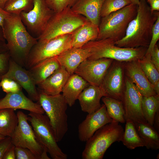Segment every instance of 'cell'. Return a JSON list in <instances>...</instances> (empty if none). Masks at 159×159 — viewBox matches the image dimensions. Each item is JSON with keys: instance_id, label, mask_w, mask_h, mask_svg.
I'll list each match as a JSON object with an SVG mask.
<instances>
[{"instance_id": "5b68a950", "label": "cell", "mask_w": 159, "mask_h": 159, "mask_svg": "<svg viewBox=\"0 0 159 159\" xmlns=\"http://www.w3.org/2000/svg\"><path fill=\"white\" fill-rule=\"evenodd\" d=\"M39 104L46 113L57 142L62 140L68 130L67 104L62 94L52 95L39 90Z\"/></svg>"}, {"instance_id": "4fadbf2b", "label": "cell", "mask_w": 159, "mask_h": 159, "mask_svg": "<svg viewBox=\"0 0 159 159\" xmlns=\"http://www.w3.org/2000/svg\"><path fill=\"white\" fill-rule=\"evenodd\" d=\"M110 59H87L77 68L74 73L80 76L90 85L100 86L105 74L113 61Z\"/></svg>"}, {"instance_id": "8fae6325", "label": "cell", "mask_w": 159, "mask_h": 159, "mask_svg": "<svg viewBox=\"0 0 159 159\" xmlns=\"http://www.w3.org/2000/svg\"><path fill=\"white\" fill-rule=\"evenodd\" d=\"M54 13L45 0H34L32 9L27 12H22L19 16L29 32L33 36H37V38L43 32Z\"/></svg>"}, {"instance_id": "44dd1931", "label": "cell", "mask_w": 159, "mask_h": 159, "mask_svg": "<svg viewBox=\"0 0 159 159\" xmlns=\"http://www.w3.org/2000/svg\"><path fill=\"white\" fill-rule=\"evenodd\" d=\"M105 0H79L71 8L75 13L82 15L99 26L100 11Z\"/></svg>"}, {"instance_id": "ee69618b", "label": "cell", "mask_w": 159, "mask_h": 159, "mask_svg": "<svg viewBox=\"0 0 159 159\" xmlns=\"http://www.w3.org/2000/svg\"><path fill=\"white\" fill-rule=\"evenodd\" d=\"M153 126L155 130L159 132V110L156 113L153 120Z\"/></svg>"}, {"instance_id": "8d00e7d4", "label": "cell", "mask_w": 159, "mask_h": 159, "mask_svg": "<svg viewBox=\"0 0 159 159\" xmlns=\"http://www.w3.org/2000/svg\"><path fill=\"white\" fill-rule=\"evenodd\" d=\"M15 151L16 159H39L38 156L26 148L15 146Z\"/></svg>"}, {"instance_id": "f6af8a7d", "label": "cell", "mask_w": 159, "mask_h": 159, "mask_svg": "<svg viewBox=\"0 0 159 159\" xmlns=\"http://www.w3.org/2000/svg\"><path fill=\"white\" fill-rule=\"evenodd\" d=\"M8 51L5 42L0 41V53Z\"/></svg>"}, {"instance_id": "c3c4849f", "label": "cell", "mask_w": 159, "mask_h": 159, "mask_svg": "<svg viewBox=\"0 0 159 159\" xmlns=\"http://www.w3.org/2000/svg\"><path fill=\"white\" fill-rule=\"evenodd\" d=\"M8 0H0V7L3 9L6 2Z\"/></svg>"}, {"instance_id": "603a6c76", "label": "cell", "mask_w": 159, "mask_h": 159, "mask_svg": "<svg viewBox=\"0 0 159 159\" xmlns=\"http://www.w3.org/2000/svg\"><path fill=\"white\" fill-rule=\"evenodd\" d=\"M90 85L78 75L74 73L70 75L62 90L63 96L67 105L72 106L83 90Z\"/></svg>"}, {"instance_id": "30bf717a", "label": "cell", "mask_w": 159, "mask_h": 159, "mask_svg": "<svg viewBox=\"0 0 159 159\" xmlns=\"http://www.w3.org/2000/svg\"><path fill=\"white\" fill-rule=\"evenodd\" d=\"M18 124L10 137L15 147L27 148L39 159H50L47 151L37 139L32 127L28 122V116L21 111L17 112Z\"/></svg>"}, {"instance_id": "277c9868", "label": "cell", "mask_w": 159, "mask_h": 159, "mask_svg": "<svg viewBox=\"0 0 159 159\" xmlns=\"http://www.w3.org/2000/svg\"><path fill=\"white\" fill-rule=\"evenodd\" d=\"M124 130L113 120L97 130L86 142L82 155L83 159H102L109 148L122 140Z\"/></svg>"}, {"instance_id": "b9f144b4", "label": "cell", "mask_w": 159, "mask_h": 159, "mask_svg": "<svg viewBox=\"0 0 159 159\" xmlns=\"http://www.w3.org/2000/svg\"><path fill=\"white\" fill-rule=\"evenodd\" d=\"M10 14L7 12L0 7V27L2 30L3 29L4 22L5 19Z\"/></svg>"}, {"instance_id": "2e32d148", "label": "cell", "mask_w": 159, "mask_h": 159, "mask_svg": "<svg viewBox=\"0 0 159 159\" xmlns=\"http://www.w3.org/2000/svg\"><path fill=\"white\" fill-rule=\"evenodd\" d=\"M11 79L17 82L24 89L31 99L38 101L39 94L36 88V85L28 70L18 64L11 58L9 61L8 70L1 78Z\"/></svg>"}, {"instance_id": "7402d4cb", "label": "cell", "mask_w": 159, "mask_h": 159, "mask_svg": "<svg viewBox=\"0 0 159 159\" xmlns=\"http://www.w3.org/2000/svg\"><path fill=\"white\" fill-rule=\"evenodd\" d=\"M70 75L62 66L38 85L39 90L48 95H54L61 94Z\"/></svg>"}, {"instance_id": "7a4b0ae2", "label": "cell", "mask_w": 159, "mask_h": 159, "mask_svg": "<svg viewBox=\"0 0 159 159\" xmlns=\"http://www.w3.org/2000/svg\"><path fill=\"white\" fill-rule=\"evenodd\" d=\"M159 16V11L152 12L146 0H140L136 15L129 23L125 36L115 44L125 48H148L153 26Z\"/></svg>"}, {"instance_id": "cb8c5ba5", "label": "cell", "mask_w": 159, "mask_h": 159, "mask_svg": "<svg viewBox=\"0 0 159 159\" xmlns=\"http://www.w3.org/2000/svg\"><path fill=\"white\" fill-rule=\"evenodd\" d=\"M99 32L98 26L88 21L71 33L72 47L81 48L89 42L97 40Z\"/></svg>"}, {"instance_id": "d4e9b609", "label": "cell", "mask_w": 159, "mask_h": 159, "mask_svg": "<svg viewBox=\"0 0 159 159\" xmlns=\"http://www.w3.org/2000/svg\"><path fill=\"white\" fill-rule=\"evenodd\" d=\"M56 57L43 60L28 70L36 85L41 83L61 67Z\"/></svg>"}, {"instance_id": "83f0119b", "label": "cell", "mask_w": 159, "mask_h": 159, "mask_svg": "<svg viewBox=\"0 0 159 159\" xmlns=\"http://www.w3.org/2000/svg\"><path fill=\"white\" fill-rule=\"evenodd\" d=\"M125 122V129L121 141L123 144L130 150L145 147V143L138 134L133 121L127 119Z\"/></svg>"}, {"instance_id": "681fc988", "label": "cell", "mask_w": 159, "mask_h": 159, "mask_svg": "<svg viewBox=\"0 0 159 159\" xmlns=\"http://www.w3.org/2000/svg\"><path fill=\"white\" fill-rule=\"evenodd\" d=\"M131 3L135 5H138L139 4L140 0H130Z\"/></svg>"}, {"instance_id": "60d3db41", "label": "cell", "mask_w": 159, "mask_h": 159, "mask_svg": "<svg viewBox=\"0 0 159 159\" xmlns=\"http://www.w3.org/2000/svg\"><path fill=\"white\" fill-rule=\"evenodd\" d=\"M15 147V146L12 144L6 151L2 159H16Z\"/></svg>"}, {"instance_id": "d6a6232c", "label": "cell", "mask_w": 159, "mask_h": 159, "mask_svg": "<svg viewBox=\"0 0 159 159\" xmlns=\"http://www.w3.org/2000/svg\"><path fill=\"white\" fill-rule=\"evenodd\" d=\"M131 4L130 0H105L100 11V16H106Z\"/></svg>"}, {"instance_id": "484cf974", "label": "cell", "mask_w": 159, "mask_h": 159, "mask_svg": "<svg viewBox=\"0 0 159 159\" xmlns=\"http://www.w3.org/2000/svg\"><path fill=\"white\" fill-rule=\"evenodd\" d=\"M137 131L147 149H159V132L146 121L133 122Z\"/></svg>"}, {"instance_id": "1f68e13d", "label": "cell", "mask_w": 159, "mask_h": 159, "mask_svg": "<svg viewBox=\"0 0 159 159\" xmlns=\"http://www.w3.org/2000/svg\"><path fill=\"white\" fill-rule=\"evenodd\" d=\"M34 0H8L3 9L11 14L19 15L22 12H27L32 9Z\"/></svg>"}, {"instance_id": "8992f818", "label": "cell", "mask_w": 159, "mask_h": 159, "mask_svg": "<svg viewBox=\"0 0 159 159\" xmlns=\"http://www.w3.org/2000/svg\"><path fill=\"white\" fill-rule=\"evenodd\" d=\"M137 13V6L131 4L102 17L97 40L110 39L116 42L123 38L129 23Z\"/></svg>"}, {"instance_id": "ba28073f", "label": "cell", "mask_w": 159, "mask_h": 159, "mask_svg": "<svg viewBox=\"0 0 159 159\" xmlns=\"http://www.w3.org/2000/svg\"><path fill=\"white\" fill-rule=\"evenodd\" d=\"M28 117L38 141L47 149L53 159H67V155L57 144L54 134L47 116L30 112Z\"/></svg>"}, {"instance_id": "7dc6e473", "label": "cell", "mask_w": 159, "mask_h": 159, "mask_svg": "<svg viewBox=\"0 0 159 159\" xmlns=\"http://www.w3.org/2000/svg\"><path fill=\"white\" fill-rule=\"evenodd\" d=\"M0 41L5 42L4 38L3 32L1 28L0 27Z\"/></svg>"}, {"instance_id": "74e56055", "label": "cell", "mask_w": 159, "mask_h": 159, "mask_svg": "<svg viewBox=\"0 0 159 159\" xmlns=\"http://www.w3.org/2000/svg\"><path fill=\"white\" fill-rule=\"evenodd\" d=\"M10 58L9 51L0 53V80L8 70Z\"/></svg>"}, {"instance_id": "6da1fadb", "label": "cell", "mask_w": 159, "mask_h": 159, "mask_svg": "<svg viewBox=\"0 0 159 159\" xmlns=\"http://www.w3.org/2000/svg\"><path fill=\"white\" fill-rule=\"evenodd\" d=\"M2 31L11 58L25 67L37 39L28 31L19 15L10 14L4 20Z\"/></svg>"}, {"instance_id": "f546056e", "label": "cell", "mask_w": 159, "mask_h": 159, "mask_svg": "<svg viewBox=\"0 0 159 159\" xmlns=\"http://www.w3.org/2000/svg\"><path fill=\"white\" fill-rule=\"evenodd\" d=\"M142 110L144 117L146 122L153 126L155 115L159 110V95L143 96L142 101Z\"/></svg>"}, {"instance_id": "ffe728a7", "label": "cell", "mask_w": 159, "mask_h": 159, "mask_svg": "<svg viewBox=\"0 0 159 159\" xmlns=\"http://www.w3.org/2000/svg\"><path fill=\"white\" fill-rule=\"evenodd\" d=\"M90 55L87 48L72 47L56 57L61 66L64 67L71 75L80 64Z\"/></svg>"}, {"instance_id": "7bdbcfd3", "label": "cell", "mask_w": 159, "mask_h": 159, "mask_svg": "<svg viewBox=\"0 0 159 159\" xmlns=\"http://www.w3.org/2000/svg\"><path fill=\"white\" fill-rule=\"evenodd\" d=\"M147 2L150 5L151 11H159V0H147Z\"/></svg>"}, {"instance_id": "f907efd6", "label": "cell", "mask_w": 159, "mask_h": 159, "mask_svg": "<svg viewBox=\"0 0 159 159\" xmlns=\"http://www.w3.org/2000/svg\"><path fill=\"white\" fill-rule=\"evenodd\" d=\"M6 137L0 135V141L4 138Z\"/></svg>"}, {"instance_id": "836d02e7", "label": "cell", "mask_w": 159, "mask_h": 159, "mask_svg": "<svg viewBox=\"0 0 159 159\" xmlns=\"http://www.w3.org/2000/svg\"><path fill=\"white\" fill-rule=\"evenodd\" d=\"M48 6L54 13L72 7L79 0H45Z\"/></svg>"}, {"instance_id": "4dcf8cb0", "label": "cell", "mask_w": 159, "mask_h": 159, "mask_svg": "<svg viewBox=\"0 0 159 159\" xmlns=\"http://www.w3.org/2000/svg\"><path fill=\"white\" fill-rule=\"evenodd\" d=\"M150 58V54H145L138 61L146 77L154 86L159 82V71L152 62Z\"/></svg>"}, {"instance_id": "f35d334b", "label": "cell", "mask_w": 159, "mask_h": 159, "mask_svg": "<svg viewBox=\"0 0 159 159\" xmlns=\"http://www.w3.org/2000/svg\"><path fill=\"white\" fill-rule=\"evenodd\" d=\"M11 138L6 137L0 141V159H2L6 151L12 144Z\"/></svg>"}, {"instance_id": "ab89813d", "label": "cell", "mask_w": 159, "mask_h": 159, "mask_svg": "<svg viewBox=\"0 0 159 159\" xmlns=\"http://www.w3.org/2000/svg\"><path fill=\"white\" fill-rule=\"evenodd\" d=\"M150 54L152 62L159 71V49L157 45H155Z\"/></svg>"}, {"instance_id": "52a82bcc", "label": "cell", "mask_w": 159, "mask_h": 159, "mask_svg": "<svg viewBox=\"0 0 159 159\" xmlns=\"http://www.w3.org/2000/svg\"><path fill=\"white\" fill-rule=\"evenodd\" d=\"M88 21L84 16L74 12L71 8H66L54 14L37 39L47 41L58 36L71 34Z\"/></svg>"}, {"instance_id": "5bb4252c", "label": "cell", "mask_w": 159, "mask_h": 159, "mask_svg": "<svg viewBox=\"0 0 159 159\" xmlns=\"http://www.w3.org/2000/svg\"><path fill=\"white\" fill-rule=\"evenodd\" d=\"M143 96L135 85L126 77H125V88L122 102L125 121H145L142 110Z\"/></svg>"}, {"instance_id": "9c48e42d", "label": "cell", "mask_w": 159, "mask_h": 159, "mask_svg": "<svg viewBox=\"0 0 159 159\" xmlns=\"http://www.w3.org/2000/svg\"><path fill=\"white\" fill-rule=\"evenodd\" d=\"M72 47L71 34L47 41L38 40L29 53L25 67L29 69L40 61L56 57Z\"/></svg>"}, {"instance_id": "bcb514c9", "label": "cell", "mask_w": 159, "mask_h": 159, "mask_svg": "<svg viewBox=\"0 0 159 159\" xmlns=\"http://www.w3.org/2000/svg\"><path fill=\"white\" fill-rule=\"evenodd\" d=\"M154 87L156 94L159 95V82L154 86Z\"/></svg>"}, {"instance_id": "7c38bea8", "label": "cell", "mask_w": 159, "mask_h": 159, "mask_svg": "<svg viewBox=\"0 0 159 159\" xmlns=\"http://www.w3.org/2000/svg\"><path fill=\"white\" fill-rule=\"evenodd\" d=\"M124 74L123 62L114 60L100 86L105 92V96L122 101L125 88Z\"/></svg>"}, {"instance_id": "d590c367", "label": "cell", "mask_w": 159, "mask_h": 159, "mask_svg": "<svg viewBox=\"0 0 159 159\" xmlns=\"http://www.w3.org/2000/svg\"><path fill=\"white\" fill-rule=\"evenodd\" d=\"M159 39V16L154 24L152 30L150 42L146 54H150Z\"/></svg>"}, {"instance_id": "f1b7e54d", "label": "cell", "mask_w": 159, "mask_h": 159, "mask_svg": "<svg viewBox=\"0 0 159 159\" xmlns=\"http://www.w3.org/2000/svg\"><path fill=\"white\" fill-rule=\"evenodd\" d=\"M102 100L108 114L113 120L122 123L125 122L124 109L121 100L108 96L102 97Z\"/></svg>"}, {"instance_id": "3957f363", "label": "cell", "mask_w": 159, "mask_h": 159, "mask_svg": "<svg viewBox=\"0 0 159 159\" xmlns=\"http://www.w3.org/2000/svg\"><path fill=\"white\" fill-rule=\"evenodd\" d=\"M110 39L96 40L86 43L82 47L87 49L90 53L88 58L96 59L102 58L112 59L121 62L138 60L145 54L148 48L120 47Z\"/></svg>"}, {"instance_id": "9a60e30c", "label": "cell", "mask_w": 159, "mask_h": 159, "mask_svg": "<svg viewBox=\"0 0 159 159\" xmlns=\"http://www.w3.org/2000/svg\"><path fill=\"white\" fill-rule=\"evenodd\" d=\"M113 120L108 114L104 104L96 111L88 114L85 119L79 125L80 140L86 142L97 130Z\"/></svg>"}, {"instance_id": "d6986e66", "label": "cell", "mask_w": 159, "mask_h": 159, "mask_svg": "<svg viewBox=\"0 0 159 159\" xmlns=\"http://www.w3.org/2000/svg\"><path fill=\"white\" fill-rule=\"evenodd\" d=\"M105 96V92L100 86L89 85L82 91L77 100L82 110L90 114L101 107L100 100Z\"/></svg>"}, {"instance_id": "e575fe53", "label": "cell", "mask_w": 159, "mask_h": 159, "mask_svg": "<svg viewBox=\"0 0 159 159\" xmlns=\"http://www.w3.org/2000/svg\"><path fill=\"white\" fill-rule=\"evenodd\" d=\"M0 87L3 91L7 93H16L21 90V87L15 81L8 78L1 80Z\"/></svg>"}, {"instance_id": "ac0fdd59", "label": "cell", "mask_w": 159, "mask_h": 159, "mask_svg": "<svg viewBox=\"0 0 159 159\" xmlns=\"http://www.w3.org/2000/svg\"><path fill=\"white\" fill-rule=\"evenodd\" d=\"M5 108L14 110L23 109L42 114L45 112L39 103H35L27 97L22 90L16 93H7L4 97L0 99V109Z\"/></svg>"}, {"instance_id": "e0dca14e", "label": "cell", "mask_w": 159, "mask_h": 159, "mask_svg": "<svg viewBox=\"0 0 159 159\" xmlns=\"http://www.w3.org/2000/svg\"><path fill=\"white\" fill-rule=\"evenodd\" d=\"M123 63L125 76L135 85L143 96L157 95L153 85L146 77L138 60Z\"/></svg>"}, {"instance_id": "4316f807", "label": "cell", "mask_w": 159, "mask_h": 159, "mask_svg": "<svg viewBox=\"0 0 159 159\" xmlns=\"http://www.w3.org/2000/svg\"><path fill=\"white\" fill-rule=\"evenodd\" d=\"M14 110L5 108L0 109V135L11 137L17 127L18 119Z\"/></svg>"}]
</instances>
